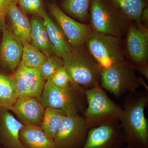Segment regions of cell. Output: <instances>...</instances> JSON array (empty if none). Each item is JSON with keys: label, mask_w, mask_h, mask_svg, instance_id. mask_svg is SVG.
<instances>
[{"label": "cell", "mask_w": 148, "mask_h": 148, "mask_svg": "<svg viewBox=\"0 0 148 148\" xmlns=\"http://www.w3.org/2000/svg\"><path fill=\"white\" fill-rule=\"evenodd\" d=\"M148 105V91L138 90L125 96L119 123L127 147L148 148V123L145 113Z\"/></svg>", "instance_id": "6da1fadb"}, {"label": "cell", "mask_w": 148, "mask_h": 148, "mask_svg": "<svg viewBox=\"0 0 148 148\" xmlns=\"http://www.w3.org/2000/svg\"><path fill=\"white\" fill-rule=\"evenodd\" d=\"M40 102L45 108L59 109L67 116L82 115L87 106L86 90L82 86L73 83L61 88L55 86L50 79L46 81Z\"/></svg>", "instance_id": "7a4b0ae2"}, {"label": "cell", "mask_w": 148, "mask_h": 148, "mask_svg": "<svg viewBox=\"0 0 148 148\" xmlns=\"http://www.w3.org/2000/svg\"><path fill=\"white\" fill-rule=\"evenodd\" d=\"M62 59L72 82L85 90L100 85L101 68L85 43L73 47L71 52Z\"/></svg>", "instance_id": "3957f363"}, {"label": "cell", "mask_w": 148, "mask_h": 148, "mask_svg": "<svg viewBox=\"0 0 148 148\" xmlns=\"http://www.w3.org/2000/svg\"><path fill=\"white\" fill-rule=\"evenodd\" d=\"M86 94L87 106L82 116L88 129L120 121L122 107L109 98L100 85L86 90Z\"/></svg>", "instance_id": "277c9868"}, {"label": "cell", "mask_w": 148, "mask_h": 148, "mask_svg": "<svg viewBox=\"0 0 148 148\" xmlns=\"http://www.w3.org/2000/svg\"><path fill=\"white\" fill-rule=\"evenodd\" d=\"M132 22L109 0H91L89 24L93 31L123 38Z\"/></svg>", "instance_id": "5b68a950"}, {"label": "cell", "mask_w": 148, "mask_h": 148, "mask_svg": "<svg viewBox=\"0 0 148 148\" xmlns=\"http://www.w3.org/2000/svg\"><path fill=\"white\" fill-rule=\"evenodd\" d=\"M143 77H138L135 67L125 59L101 71L100 86L117 98L138 90Z\"/></svg>", "instance_id": "8992f818"}, {"label": "cell", "mask_w": 148, "mask_h": 148, "mask_svg": "<svg viewBox=\"0 0 148 148\" xmlns=\"http://www.w3.org/2000/svg\"><path fill=\"white\" fill-rule=\"evenodd\" d=\"M86 46L101 68H107L125 59L123 37L92 30L86 40Z\"/></svg>", "instance_id": "52a82bcc"}, {"label": "cell", "mask_w": 148, "mask_h": 148, "mask_svg": "<svg viewBox=\"0 0 148 148\" xmlns=\"http://www.w3.org/2000/svg\"><path fill=\"white\" fill-rule=\"evenodd\" d=\"M124 39L125 58L148 79V29L132 22Z\"/></svg>", "instance_id": "ba28073f"}, {"label": "cell", "mask_w": 148, "mask_h": 148, "mask_svg": "<svg viewBox=\"0 0 148 148\" xmlns=\"http://www.w3.org/2000/svg\"><path fill=\"white\" fill-rule=\"evenodd\" d=\"M88 129L82 115L63 118L54 140L56 148H82L87 140Z\"/></svg>", "instance_id": "9c48e42d"}, {"label": "cell", "mask_w": 148, "mask_h": 148, "mask_svg": "<svg viewBox=\"0 0 148 148\" xmlns=\"http://www.w3.org/2000/svg\"><path fill=\"white\" fill-rule=\"evenodd\" d=\"M12 75L18 98H33L40 101L46 81L39 69L27 68L21 61Z\"/></svg>", "instance_id": "30bf717a"}, {"label": "cell", "mask_w": 148, "mask_h": 148, "mask_svg": "<svg viewBox=\"0 0 148 148\" xmlns=\"http://www.w3.org/2000/svg\"><path fill=\"white\" fill-rule=\"evenodd\" d=\"M48 8L72 47L85 42L88 36L92 31L90 24L80 23L67 15L60 8L56 0L49 1Z\"/></svg>", "instance_id": "8fae6325"}, {"label": "cell", "mask_w": 148, "mask_h": 148, "mask_svg": "<svg viewBox=\"0 0 148 148\" xmlns=\"http://www.w3.org/2000/svg\"><path fill=\"white\" fill-rule=\"evenodd\" d=\"M125 143L119 122L88 130L87 140L82 148H123Z\"/></svg>", "instance_id": "7c38bea8"}, {"label": "cell", "mask_w": 148, "mask_h": 148, "mask_svg": "<svg viewBox=\"0 0 148 148\" xmlns=\"http://www.w3.org/2000/svg\"><path fill=\"white\" fill-rule=\"evenodd\" d=\"M1 28L2 38L0 43V68L12 74L21 62L23 46L15 38L6 22Z\"/></svg>", "instance_id": "4fadbf2b"}, {"label": "cell", "mask_w": 148, "mask_h": 148, "mask_svg": "<svg viewBox=\"0 0 148 148\" xmlns=\"http://www.w3.org/2000/svg\"><path fill=\"white\" fill-rule=\"evenodd\" d=\"M45 108L36 98H18L13 106L12 112L16 119L24 125L41 127Z\"/></svg>", "instance_id": "5bb4252c"}, {"label": "cell", "mask_w": 148, "mask_h": 148, "mask_svg": "<svg viewBox=\"0 0 148 148\" xmlns=\"http://www.w3.org/2000/svg\"><path fill=\"white\" fill-rule=\"evenodd\" d=\"M24 126L10 111L0 110V145L4 148H27L19 139Z\"/></svg>", "instance_id": "9a60e30c"}, {"label": "cell", "mask_w": 148, "mask_h": 148, "mask_svg": "<svg viewBox=\"0 0 148 148\" xmlns=\"http://www.w3.org/2000/svg\"><path fill=\"white\" fill-rule=\"evenodd\" d=\"M18 3L12 2L9 5L5 19L15 38L22 45L31 43V24L27 15L17 6Z\"/></svg>", "instance_id": "2e32d148"}, {"label": "cell", "mask_w": 148, "mask_h": 148, "mask_svg": "<svg viewBox=\"0 0 148 148\" xmlns=\"http://www.w3.org/2000/svg\"><path fill=\"white\" fill-rule=\"evenodd\" d=\"M40 16L43 20L54 54L62 58L71 53L73 47L58 24L51 18L45 10Z\"/></svg>", "instance_id": "e0dca14e"}, {"label": "cell", "mask_w": 148, "mask_h": 148, "mask_svg": "<svg viewBox=\"0 0 148 148\" xmlns=\"http://www.w3.org/2000/svg\"><path fill=\"white\" fill-rule=\"evenodd\" d=\"M19 139L27 148H56L54 139L38 126L24 125L19 132Z\"/></svg>", "instance_id": "ac0fdd59"}, {"label": "cell", "mask_w": 148, "mask_h": 148, "mask_svg": "<svg viewBox=\"0 0 148 148\" xmlns=\"http://www.w3.org/2000/svg\"><path fill=\"white\" fill-rule=\"evenodd\" d=\"M31 24V44L36 47L46 57L54 54L43 20L40 16L32 15Z\"/></svg>", "instance_id": "d6986e66"}, {"label": "cell", "mask_w": 148, "mask_h": 148, "mask_svg": "<svg viewBox=\"0 0 148 148\" xmlns=\"http://www.w3.org/2000/svg\"><path fill=\"white\" fill-rule=\"evenodd\" d=\"M17 98L15 83L12 74L0 69V110L12 112Z\"/></svg>", "instance_id": "ffe728a7"}, {"label": "cell", "mask_w": 148, "mask_h": 148, "mask_svg": "<svg viewBox=\"0 0 148 148\" xmlns=\"http://www.w3.org/2000/svg\"><path fill=\"white\" fill-rule=\"evenodd\" d=\"M91 0H61L60 8L75 20L89 24V8Z\"/></svg>", "instance_id": "44dd1931"}, {"label": "cell", "mask_w": 148, "mask_h": 148, "mask_svg": "<svg viewBox=\"0 0 148 148\" xmlns=\"http://www.w3.org/2000/svg\"><path fill=\"white\" fill-rule=\"evenodd\" d=\"M132 22L142 24L141 16L148 0H109Z\"/></svg>", "instance_id": "7402d4cb"}, {"label": "cell", "mask_w": 148, "mask_h": 148, "mask_svg": "<svg viewBox=\"0 0 148 148\" xmlns=\"http://www.w3.org/2000/svg\"><path fill=\"white\" fill-rule=\"evenodd\" d=\"M66 116V114L61 110L46 107L41 127L46 134L54 139L61 121Z\"/></svg>", "instance_id": "603a6c76"}, {"label": "cell", "mask_w": 148, "mask_h": 148, "mask_svg": "<svg viewBox=\"0 0 148 148\" xmlns=\"http://www.w3.org/2000/svg\"><path fill=\"white\" fill-rule=\"evenodd\" d=\"M46 58L43 53L31 43L23 45L21 61L27 68L39 69Z\"/></svg>", "instance_id": "cb8c5ba5"}, {"label": "cell", "mask_w": 148, "mask_h": 148, "mask_svg": "<svg viewBox=\"0 0 148 148\" xmlns=\"http://www.w3.org/2000/svg\"><path fill=\"white\" fill-rule=\"evenodd\" d=\"M64 66L62 58L53 54L46 57L39 70L46 81L50 79L58 69Z\"/></svg>", "instance_id": "d4e9b609"}, {"label": "cell", "mask_w": 148, "mask_h": 148, "mask_svg": "<svg viewBox=\"0 0 148 148\" xmlns=\"http://www.w3.org/2000/svg\"><path fill=\"white\" fill-rule=\"evenodd\" d=\"M18 4L21 11L26 15L35 14L40 16L45 10L42 0H19Z\"/></svg>", "instance_id": "484cf974"}, {"label": "cell", "mask_w": 148, "mask_h": 148, "mask_svg": "<svg viewBox=\"0 0 148 148\" xmlns=\"http://www.w3.org/2000/svg\"><path fill=\"white\" fill-rule=\"evenodd\" d=\"M49 79L55 86L61 88L69 87L73 83L64 66L58 69Z\"/></svg>", "instance_id": "4316f807"}, {"label": "cell", "mask_w": 148, "mask_h": 148, "mask_svg": "<svg viewBox=\"0 0 148 148\" xmlns=\"http://www.w3.org/2000/svg\"><path fill=\"white\" fill-rule=\"evenodd\" d=\"M12 2L18 3L16 0H0V18L5 21V15L9 5Z\"/></svg>", "instance_id": "83f0119b"}, {"label": "cell", "mask_w": 148, "mask_h": 148, "mask_svg": "<svg viewBox=\"0 0 148 148\" xmlns=\"http://www.w3.org/2000/svg\"><path fill=\"white\" fill-rule=\"evenodd\" d=\"M141 22L144 27L148 29V6L144 9L142 12Z\"/></svg>", "instance_id": "f1b7e54d"}, {"label": "cell", "mask_w": 148, "mask_h": 148, "mask_svg": "<svg viewBox=\"0 0 148 148\" xmlns=\"http://www.w3.org/2000/svg\"><path fill=\"white\" fill-rule=\"evenodd\" d=\"M5 22V21H3V20L1 18H0V26H1V27L3 25V24Z\"/></svg>", "instance_id": "f546056e"}, {"label": "cell", "mask_w": 148, "mask_h": 148, "mask_svg": "<svg viewBox=\"0 0 148 148\" xmlns=\"http://www.w3.org/2000/svg\"><path fill=\"white\" fill-rule=\"evenodd\" d=\"M0 148H4L2 146H1V145H0Z\"/></svg>", "instance_id": "4dcf8cb0"}, {"label": "cell", "mask_w": 148, "mask_h": 148, "mask_svg": "<svg viewBox=\"0 0 148 148\" xmlns=\"http://www.w3.org/2000/svg\"><path fill=\"white\" fill-rule=\"evenodd\" d=\"M16 1H17L18 2V1H19V0H16Z\"/></svg>", "instance_id": "1f68e13d"}, {"label": "cell", "mask_w": 148, "mask_h": 148, "mask_svg": "<svg viewBox=\"0 0 148 148\" xmlns=\"http://www.w3.org/2000/svg\"><path fill=\"white\" fill-rule=\"evenodd\" d=\"M123 148H129L127 147H126Z\"/></svg>", "instance_id": "d6a6232c"}]
</instances>
